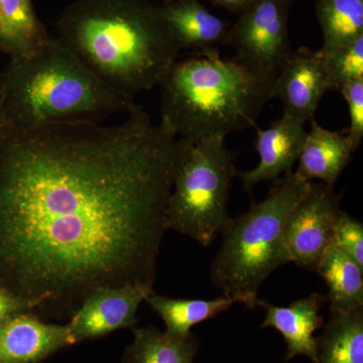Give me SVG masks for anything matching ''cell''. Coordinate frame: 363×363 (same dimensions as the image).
Wrapping results in <instances>:
<instances>
[{"instance_id": "6da1fadb", "label": "cell", "mask_w": 363, "mask_h": 363, "mask_svg": "<svg viewBox=\"0 0 363 363\" xmlns=\"http://www.w3.org/2000/svg\"><path fill=\"white\" fill-rule=\"evenodd\" d=\"M177 150L135 104L116 124L0 128V283L60 318L100 286H154Z\"/></svg>"}, {"instance_id": "7a4b0ae2", "label": "cell", "mask_w": 363, "mask_h": 363, "mask_svg": "<svg viewBox=\"0 0 363 363\" xmlns=\"http://www.w3.org/2000/svg\"><path fill=\"white\" fill-rule=\"evenodd\" d=\"M57 26V38L130 101L160 86L181 52L150 0H75Z\"/></svg>"}, {"instance_id": "3957f363", "label": "cell", "mask_w": 363, "mask_h": 363, "mask_svg": "<svg viewBox=\"0 0 363 363\" xmlns=\"http://www.w3.org/2000/svg\"><path fill=\"white\" fill-rule=\"evenodd\" d=\"M274 80L255 73L218 48L177 61L162 81L161 123L181 140L223 138L255 128L272 99Z\"/></svg>"}, {"instance_id": "277c9868", "label": "cell", "mask_w": 363, "mask_h": 363, "mask_svg": "<svg viewBox=\"0 0 363 363\" xmlns=\"http://www.w3.org/2000/svg\"><path fill=\"white\" fill-rule=\"evenodd\" d=\"M0 128L21 130L64 121H100L135 102L105 86L57 37L0 72Z\"/></svg>"}, {"instance_id": "5b68a950", "label": "cell", "mask_w": 363, "mask_h": 363, "mask_svg": "<svg viewBox=\"0 0 363 363\" xmlns=\"http://www.w3.org/2000/svg\"><path fill=\"white\" fill-rule=\"evenodd\" d=\"M295 171L274 181L266 199L230 218L222 229L223 240L211 264V279L223 296L257 307L259 286L284 264H290L285 226L289 215L311 187Z\"/></svg>"}, {"instance_id": "8992f818", "label": "cell", "mask_w": 363, "mask_h": 363, "mask_svg": "<svg viewBox=\"0 0 363 363\" xmlns=\"http://www.w3.org/2000/svg\"><path fill=\"white\" fill-rule=\"evenodd\" d=\"M235 157L225 138L197 142L178 138L173 183L166 209L167 230L208 247L230 217L227 214Z\"/></svg>"}, {"instance_id": "52a82bcc", "label": "cell", "mask_w": 363, "mask_h": 363, "mask_svg": "<svg viewBox=\"0 0 363 363\" xmlns=\"http://www.w3.org/2000/svg\"><path fill=\"white\" fill-rule=\"evenodd\" d=\"M291 0H255L227 32L224 45L250 70L274 80L289 58Z\"/></svg>"}, {"instance_id": "ba28073f", "label": "cell", "mask_w": 363, "mask_h": 363, "mask_svg": "<svg viewBox=\"0 0 363 363\" xmlns=\"http://www.w3.org/2000/svg\"><path fill=\"white\" fill-rule=\"evenodd\" d=\"M340 199L332 186L312 183L286 219L285 241L291 262L310 271L316 269L333 242Z\"/></svg>"}, {"instance_id": "9c48e42d", "label": "cell", "mask_w": 363, "mask_h": 363, "mask_svg": "<svg viewBox=\"0 0 363 363\" xmlns=\"http://www.w3.org/2000/svg\"><path fill=\"white\" fill-rule=\"evenodd\" d=\"M331 90L326 57L321 50L300 47L291 52L272 86V98L284 114L306 123L314 119L322 98Z\"/></svg>"}, {"instance_id": "30bf717a", "label": "cell", "mask_w": 363, "mask_h": 363, "mask_svg": "<svg viewBox=\"0 0 363 363\" xmlns=\"http://www.w3.org/2000/svg\"><path fill=\"white\" fill-rule=\"evenodd\" d=\"M152 292V286L140 284L95 289L72 315L68 323L74 342L135 327L140 305Z\"/></svg>"}, {"instance_id": "8fae6325", "label": "cell", "mask_w": 363, "mask_h": 363, "mask_svg": "<svg viewBox=\"0 0 363 363\" xmlns=\"http://www.w3.org/2000/svg\"><path fill=\"white\" fill-rule=\"evenodd\" d=\"M304 125L283 114L266 130L255 126V147L259 162L257 168L238 174L245 190L252 191L260 182L277 181L283 174L293 171L304 147L307 135Z\"/></svg>"}, {"instance_id": "7c38bea8", "label": "cell", "mask_w": 363, "mask_h": 363, "mask_svg": "<svg viewBox=\"0 0 363 363\" xmlns=\"http://www.w3.org/2000/svg\"><path fill=\"white\" fill-rule=\"evenodd\" d=\"M73 344L68 324L45 323L35 312L25 313L0 328V363H39Z\"/></svg>"}, {"instance_id": "4fadbf2b", "label": "cell", "mask_w": 363, "mask_h": 363, "mask_svg": "<svg viewBox=\"0 0 363 363\" xmlns=\"http://www.w3.org/2000/svg\"><path fill=\"white\" fill-rule=\"evenodd\" d=\"M326 298L312 294L308 298L294 301L289 306H276L266 301H257V306L266 309L262 328H274L283 335L286 345V360L298 355L309 357L316 362L317 338L314 333L323 325L320 309Z\"/></svg>"}, {"instance_id": "5bb4252c", "label": "cell", "mask_w": 363, "mask_h": 363, "mask_svg": "<svg viewBox=\"0 0 363 363\" xmlns=\"http://www.w3.org/2000/svg\"><path fill=\"white\" fill-rule=\"evenodd\" d=\"M157 7L180 51L197 52L224 45L228 25L198 0H166Z\"/></svg>"}, {"instance_id": "9a60e30c", "label": "cell", "mask_w": 363, "mask_h": 363, "mask_svg": "<svg viewBox=\"0 0 363 363\" xmlns=\"http://www.w3.org/2000/svg\"><path fill=\"white\" fill-rule=\"evenodd\" d=\"M310 123L311 130L307 131L295 172L305 180H320L334 187L355 152L348 138V130H326L315 119Z\"/></svg>"}, {"instance_id": "2e32d148", "label": "cell", "mask_w": 363, "mask_h": 363, "mask_svg": "<svg viewBox=\"0 0 363 363\" xmlns=\"http://www.w3.org/2000/svg\"><path fill=\"white\" fill-rule=\"evenodd\" d=\"M51 35L40 23L32 0H0V52L26 58L48 44Z\"/></svg>"}, {"instance_id": "e0dca14e", "label": "cell", "mask_w": 363, "mask_h": 363, "mask_svg": "<svg viewBox=\"0 0 363 363\" xmlns=\"http://www.w3.org/2000/svg\"><path fill=\"white\" fill-rule=\"evenodd\" d=\"M315 271L328 288L331 314L363 309V269L335 243L327 248Z\"/></svg>"}, {"instance_id": "ac0fdd59", "label": "cell", "mask_w": 363, "mask_h": 363, "mask_svg": "<svg viewBox=\"0 0 363 363\" xmlns=\"http://www.w3.org/2000/svg\"><path fill=\"white\" fill-rule=\"evenodd\" d=\"M145 302L162 318L166 332L175 337H185L195 325L211 319L240 303V298L221 296L213 300L169 298L152 292Z\"/></svg>"}, {"instance_id": "d6986e66", "label": "cell", "mask_w": 363, "mask_h": 363, "mask_svg": "<svg viewBox=\"0 0 363 363\" xmlns=\"http://www.w3.org/2000/svg\"><path fill=\"white\" fill-rule=\"evenodd\" d=\"M197 351L194 334L175 337L152 326L135 328L124 363H193Z\"/></svg>"}, {"instance_id": "ffe728a7", "label": "cell", "mask_w": 363, "mask_h": 363, "mask_svg": "<svg viewBox=\"0 0 363 363\" xmlns=\"http://www.w3.org/2000/svg\"><path fill=\"white\" fill-rule=\"evenodd\" d=\"M315 363H363V309L331 314L317 338Z\"/></svg>"}, {"instance_id": "44dd1931", "label": "cell", "mask_w": 363, "mask_h": 363, "mask_svg": "<svg viewBox=\"0 0 363 363\" xmlns=\"http://www.w3.org/2000/svg\"><path fill=\"white\" fill-rule=\"evenodd\" d=\"M326 58L363 35V0H315Z\"/></svg>"}, {"instance_id": "7402d4cb", "label": "cell", "mask_w": 363, "mask_h": 363, "mask_svg": "<svg viewBox=\"0 0 363 363\" xmlns=\"http://www.w3.org/2000/svg\"><path fill=\"white\" fill-rule=\"evenodd\" d=\"M326 59L331 90L340 92L344 86L363 79V35Z\"/></svg>"}, {"instance_id": "603a6c76", "label": "cell", "mask_w": 363, "mask_h": 363, "mask_svg": "<svg viewBox=\"0 0 363 363\" xmlns=\"http://www.w3.org/2000/svg\"><path fill=\"white\" fill-rule=\"evenodd\" d=\"M333 242L363 269V224L341 210L334 227Z\"/></svg>"}, {"instance_id": "cb8c5ba5", "label": "cell", "mask_w": 363, "mask_h": 363, "mask_svg": "<svg viewBox=\"0 0 363 363\" xmlns=\"http://www.w3.org/2000/svg\"><path fill=\"white\" fill-rule=\"evenodd\" d=\"M339 93L347 102L350 121L347 136L353 150H357L363 138V79L344 86Z\"/></svg>"}, {"instance_id": "d4e9b609", "label": "cell", "mask_w": 363, "mask_h": 363, "mask_svg": "<svg viewBox=\"0 0 363 363\" xmlns=\"http://www.w3.org/2000/svg\"><path fill=\"white\" fill-rule=\"evenodd\" d=\"M28 312H35L33 306L16 297L0 283V328L13 318Z\"/></svg>"}, {"instance_id": "484cf974", "label": "cell", "mask_w": 363, "mask_h": 363, "mask_svg": "<svg viewBox=\"0 0 363 363\" xmlns=\"http://www.w3.org/2000/svg\"><path fill=\"white\" fill-rule=\"evenodd\" d=\"M215 6L231 11V13H241L247 9L255 0H209Z\"/></svg>"}, {"instance_id": "4316f807", "label": "cell", "mask_w": 363, "mask_h": 363, "mask_svg": "<svg viewBox=\"0 0 363 363\" xmlns=\"http://www.w3.org/2000/svg\"><path fill=\"white\" fill-rule=\"evenodd\" d=\"M291 1H292V2H293V1H295V0H291Z\"/></svg>"}, {"instance_id": "83f0119b", "label": "cell", "mask_w": 363, "mask_h": 363, "mask_svg": "<svg viewBox=\"0 0 363 363\" xmlns=\"http://www.w3.org/2000/svg\"><path fill=\"white\" fill-rule=\"evenodd\" d=\"M0 85H1V81H0Z\"/></svg>"}]
</instances>
